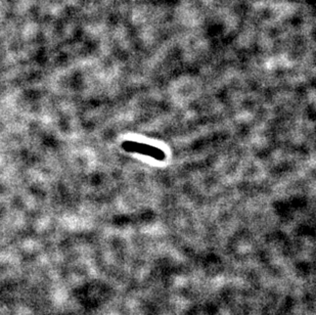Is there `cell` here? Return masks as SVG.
<instances>
[{"instance_id": "cell-1", "label": "cell", "mask_w": 316, "mask_h": 315, "mask_svg": "<svg viewBox=\"0 0 316 315\" xmlns=\"http://www.w3.org/2000/svg\"><path fill=\"white\" fill-rule=\"evenodd\" d=\"M123 148L128 152H134V153L142 154V155H145V156L153 157L154 159H157V160H164L165 159V154L162 150L151 146L149 144L134 142V141H125L123 143Z\"/></svg>"}]
</instances>
